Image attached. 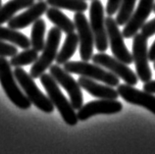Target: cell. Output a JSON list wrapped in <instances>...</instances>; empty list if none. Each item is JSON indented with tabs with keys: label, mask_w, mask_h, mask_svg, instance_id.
<instances>
[{
	"label": "cell",
	"mask_w": 155,
	"mask_h": 154,
	"mask_svg": "<svg viewBox=\"0 0 155 154\" xmlns=\"http://www.w3.org/2000/svg\"><path fill=\"white\" fill-rule=\"evenodd\" d=\"M153 12L155 13V4H154V7H153Z\"/></svg>",
	"instance_id": "f546056e"
},
{
	"label": "cell",
	"mask_w": 155,
	"mask_h": 154,
	"mask_svg": "<svg viewBox=\"0 0 155 154\" xmlns=\"http://www.w3.org/2000/svg\"><path fill=\"white\" fill-rule=\"evenodd\" d=\"M35 4V0H10L0 7V26L8 23L18 11L28 8Z\"/></svg>",
	"instance_id": "e0dca14e"
},
{
	"label": "cell",
	"mask_w": 155,
	"mask_h": 154,
	"mask_svg": "<svg viewBox=\"0 0 155 154\" xmlns=\"http://www.w3.org/2000/svg\"><path fill=\"white\" fill-rule=\"evenodd\" d=\"M46 3L51 7L65 9L76 13H84L87 10V3L85 0H46Z\"/></svg>",
	"instance_id": "7402d4cb"
},
{
	"label": "cell",
	"mask_w": 155,
	"mask_h": 154,
	"mask_svg": "<svg viewBox=\"0 0 155 154\" xmlns=\"http://www.w3.org/2000/svg\"><path fill=\"white\" fill-rule=\"evenodd\" d=\"M141 34L145 35L146 38H150L155 34V18L151 21L146 22L141 28Z\"/></svg>",
	"instance_id": "4316f807"
},
{
	"label": "cell",
	"mask_w": 155,
	"mask_h": 154,
	"mask_svg": "<svg viewBox=\"0 0 155 154\" xmlns=\"http://www.w3.org/2000/svg\"><path fill=\"white\" fill-rule=\"evenodd\" d=\"M78 83L80 84L81 88L87 90L89 94L97 97L100 99H117L119 93L118 90H114L113 87L108 84H97L94 80L85 78V77H80Z\"/></svg>",
	"instance_id": "2e32d148"
},
{
	"label": "cell",
	"mask_w": 155,
	"mask_h": 154,
	"mask_svg": "<svg viewBox=\"0 0 155 154\" xmlns=\"http://www.w3.org/2000/svg\"><path fill=\"white\" fill-rule=\"evenodd\" d=\"M18 53L17 47L4 42V40L0 39V56L2 57H13Z\"/></svg>",
	"instance_id": "d4e9b609"
},
{
	"label": "cell",
	"mask_w": 155,
	"mask_h": 154,
	"mask_svg": "<svg viewBox=\"0 0 155 154\" xmlns=\"http://www.w3.org/2000/svg\"><path fill=\"white\" fill-rule=\"evenodd\" d=\"M15 79L10 61L0 56V84L12 103L20 109L27 110L31 106V102L25 93L20 90Z\"/></svg>",
	"instance_id": "7a4b0ae2"
},
{
	"label": "cell",
	"mask_w": 155,
	"mask_h": 154,
	"mask_svg": "<svg viewBox=\"0 0 155 154\" xmlns=\"http://www.w3.org/2000/svg\"><path fill=\"white\" fill-rule=\"evenodd\" d=\"M147 38L142 34H137L134 36L133 41V58L136 65L137 75L142 83L151 80L152 72L149 67Z\"/></svg>",
	"instance_id": "52a82bcc"
},
{
	"label": "cell",
	"mask_w": 155,
	"mask_h": 154,
	"mask_svg": "<svg viewBox=\"0 0 155 154\" xmlns=\"http://www.w3.org/2000/svg\"><path fill=\"white\" fill-rule=\"evenodd\" d=\"M92 61L94 64L107 69L108 71L116 75L119 79H122L124 82L130 86H136L138 80V77L134 73L130 68L127 66V64L123 63L117 58H113L110 55H107L100 52L94 56H92Z\"/></svg>",
	"instance_id": "30bf717a"
},
{
	"label": "cell",
	"mask_w": 155,
	"mask_h": 154,
	"mask_svg": "<svg viewBox=\"0 0 155 154\" xmlns=\"http://www.w3.org/2000/svg\"><path fill=\"white\" fill-rule=\"evenodd\" d=\"M143 90L155 94V80H149L147 83H144Z\"/></svg>",
	"instance_id": "83f0119b"
},
{
	"label": "cell",
	"mask_w": 155,
	"mask_h": 154,
	"mask_svg": "<svg viewBox=\"0 0 155 154\" xmlns=\"http://www.w3.org/2000/svg\"><path fill=\"white\" fill-rule=\"evenodd\" d=\"M38 59V52L34 48L31 49H25L23 52H20L14 55L10 60L11 66L15 68L27 66V65L34 64Z\"/></svg>",
	"instance_id": "603a6c76"
},
{
	"label": "cell",
	"mask_w": 155,
	"mask_h": 154,
	"mask_svg": "<svg viewBox=\"0 0 155 154\" xmlns=\"http://www.w3.org/2000/svg\"><path fill=\"white\" fill-rule=\"evenodd\" d=\"M64 69L70 74H76L94 80H99L113 87L120 84L119 78L116 75L110 71H106L99 65L91 64L87 61H68L64 64Z\"/></svg>",
	"instance_id": "3957f363"
},
{
	"label": "cell",
	"mask_w": 155,
	"mask_h": 154,
	"mask_svg": "<svg viewBox=\"0 0 155 154\" xmlns=\"http://www.w3.org/2000/svg\"><path fill=\"white\" fill-rule=\"evenodd\" d=\"M148 58H149V62H155V40L152 43L151 47L149 48L148 51Z\"/></svg>",
	"instance_id": "f1b7e54d"
},
{
	"label": "cell",
	"mask_w": 155,
	"mask_h": 154,
	"mask_svg": "<svg viewBox=\"0 0 155 154\" xmlns=\"http://www.w3.org/2000/svg\"><path fill=\"white\" fill-rule=\"evenodd\" d=\"M50 75L54 78L58 84H60L70 96V102L75 110H79L83 106L84 98L80 84L64 68H61L58 64L51 65L49 68Z\"/></svg>",
	"instance_id": "ba28073f"
},
{
	"label": "cell",
	"mask_w": 155,
	"mask_h": 154,
	"mask_svg": "<svg viewBox=\"0 0 155 154\" xmlns=\"http://www.w3.org/2000/svg\"><path fill=\"white\" fill-rule=\"evenodd\" d=\"M0 39L6 40L11 43L15 44L23 49H28L31 46V39L27 36L11 28H4L0 26Z\"/></svg>",
	"instance_id": "ffe728a7"
},
{
	"label": "cell",
	"mask_w": 155,
	"mask_h": 154,
	"mask_svg": "<svg viewBox=\"0 0 155 154\" xmlns=\"http://www.w3.org/2000/svg\"><path fill=\"white\" fill-rule=\"evenodd\" d=\"M154 4L155 0H140L137 8L136 11H134L132 17L125 25L122 31L124 38H132L137 34L138 31L141 30L150 13L153 11Z\"/></svg>",
	"instance_id": "4fadbf2b"
},
{
	"label": "cell",
	"mask_w": 155,
	"mask_h": 154,
	"mask_svg": "<svg viewBox=\"0 0 155 154\" xmlns=\"http://www.w3.org/2000/svg\"><path fill=\"white\" fill-rule=\"evenodd\" d=\"M76 30L80 40V56L83 61H89L92 58L93 47L95 45L94 35L89 22L84 13H76L74 16Z\"/></svg>",
	"instance_id": "8fae6325"
},
{
	"label": "cell",
	"mask_w": 155,
	"mask_h": 154,
	"mask_svg": "<svg viewBox=\"0 0 155 154\" xmlns=\"http://www.w3.org/2000/svg\"><path fill=\"white\" fill-rule=\"evenodd\" d=\"M46 17L52 24H54L55 27L59 28L65 34H71V32H74V31L76 30L75 22H72L58 8H48L46 11Z\"/></svg>",
	"instance_id": "ac0fdd59"
},
{
	"label": "cell",
	"mask_w": 155,
	"mask_h": 154,
	"mask_svg": "<svg viewBox=\"0 0 155 154\" xmlns=\"http://www.w3.org/2000/svg\"><path fill=\"white\" fill-rule=\"evenodd\" d=\"M61 36H62V31L57 27L51 28L50 31H48L47 39L42 50V54L31 68L30 75L34 79L40 78L41 75L44 74V72L50 68L52 62L56 60Z\"/></svg>",
	"instance_id": "5b68a950"
},
{
	"label": "cell",
	"mask_w": 155,
	"mask_h": 154,
	"mask_svg": "<svg viewBox=\"0 0 155 154\" xmlns=\"http://www.w3.org/2000/svg\"><path fill=\"white\" fill-rule=\"evenodd\" d=\"M117 90L119 95L127 102L143 107L155 115V96L152 93L137 90L134 86H130L127 84H119Z\"/></svg>",
	"instance_id": "5bb4252c"
},
{
	"label": "cell",
	"mask_w": 155,
	"mask_h": 154,
	"mask_svg": "<svg viewBox=\"0 0 155 154\" xmlns=\"http://www.w3.org/2000/svg\"><path fill=\"white\" fill-rule=\"evenodd\" d=\"M0 7H1V0H0Z\"/></svg>",
	"instance_id": "1f68e13d"
},
{
	"label": "cell",
	"mask_w": 155,
	"mask_h": 154,
	"mask_svg": "<svg viewBox=\"0 0 155 154\" xmlns=\"http://www.w3.org/2000/svg\"><path fill=\"white\" fill-rule=\"evenodd\" d=\"M153 67H154V70H155V62H154V64H153Z\"/></svg>",
	"instance_id": "4dcf8cb0"
},
{
	"label": "cell",
	"mask_w": 155,
	"mask_h": 154,
	"mask_svg": "<svg viewBox=\"0 0 155 154\" xmlns=\"http://www.w3.org/2000/svg\"><path fill=\"white\" fill-rule=\"evenodd\" d=\"M122 2L123 0H108L107 5H106V14L108 16H113L114 14L118 13Z\"/></svg>",
	"instance_id": "484cf974"
},
{
	"label": "cell",
	"mask_w": 155,
	"mask_h": 154,
	"mask_svg": "<svg viewBox=\"0 0 155 154\" xmlns=\"http://www.w3.org/2000/svg\"><path fill=\"white\" fill-rule=\"evenodd\" d=\"M136 2L137 0H123L116 18V22L119 26H125L128 23L134 13Z\"/></svg>",
	"instance_id": "cb8c5ba5"
},
{
	"label": "cell",
	"mask_w": 155,
	"mask_h": 154,
	"mask_svg": "<svg viewBox=\"0 0 155 154\" xmlns=\"http://www.w3.org/2000/svg\"><path fill=\"white\" fill-rule=\"evenodd\" d=\"M106 30L108 34L109 45L111 47V51L115 58L120 60L123 63L130 65L134 62L133 54L129 51L124 42V35L119 30V25L116 20L112 18V16H108L105 19Z\"/></svg>",
	"instance_id": "9c48e42d"
},
{
	"label": "cell",
	"mask_w": 155,
	"mask_h": 154,
	"mask_svg": "<svg viewBox=\"0 0 155 154\" xmlns=\"http://www.w3.org/2000/svg\"><path fill=\"white\" fill-rule=\"evenodd\" d=\"M89 25L94 35L95 47L99 52L107 50L109 41L105 25L104 9L100 0H91L89 7Z\"/></svg>",
	"instance_id": "8992f818"
},
{
	"label": "cell",
	"mask_w": 155,
	"mask_h": 154,
	"mask_svg": "<svg viewBox=\"0 0 155 154\" xmlns=\"http://www.w3.org/2000/svg\"><path fill=\"white\" fill-rule=\"evenodd\" d=\"M79 44H80L79 35L75 34V32L68 34L62 48H61L59 53L57 54V57L55 60L56 63L58 65H62V64L64 65L65 63H67L74 56Z\"/></svg>",
	"instance_id": "d6986e66"
},
{
	"label": "cell",
	"mask_w": 155,
	"mask_h": 154,
	"mask_svg": "<svg viewBox=\"0 0 155 154\" xmlns=\"http://www.w3.org/2000/svg\"><path fill=\"white\" fill-rule=\"evenodd\" d=\"M123 105L117 99H100L83 105L77 113L79 121H87L95 115H112L122 111Z\"/></svg>",
	"instance_id": "7c38bea8"
},
{
	"label": "cell",
	"mask_w": 155,
	"mask_h": 154,
	"mask_svg": "<svg viewBox=\"0 0 155 154\" xmlns=\"http://www.w3.org/2000/svg\"><path fill=\"white\" fill-rule=\"evenodd\" d=\"M39 79L40 83L45 88L49 99L51 100L53 105L57 108V110L59 111L65 123L69 126L77 125V123L79 122L77 113L75 112V109L71 102L64 96L62 91H61L58 83L50 74H45V73L41 75Z\"/></svg>",
	"instance_id": "6da1fadb"
},
{
	"label": "cell",
	"mask_w": 155,
	"mask_h": 154,
	"mask_svg": "<svg viewBox=\"0 0 155 154\" xmlns=\"http://www.w3.org/2000/svg\"><path fill=\"white\" fill-rule=\"evenodd\" d=\"M46 24L44 20L38 19L32 24V29L31 32V47L38 52L42 51L45 41H44V34H45Z\"/></svg>",
	"instance_id": "44dd1931"
},
{
	"label": "cell",
	"mask_w": 155,
	"mask_h": 154,
	"mask_svg": "<svg viewBox=\"0 0 155 154\" xmlns=\"http://www.w3.org/2000/svg\"><path fill=\"white\" fill-rule=\"evenodd\" d=\"M14 76L31 104H34L39 110L48 114L54 111L55 106L51 102L49 97L44 95L41 92L31 75H28L21 67H17L14 70Z\"/></svg>",
	"instance_id": "277c9868"
},
{
	"label": "cell",
	"mask_w": 155,
	"mask_h": 154,
	"mask_svg": "<svg viewBox=\"0 0 155 154\" xmlns=\"http://www.w3.org/2000/svg\"><path fill=\"white\" fill-rule=\"evenodd\" d=\"M47 5L48 4L46 3V1L44 2L42 0H39L38 3H35L34 5L28 7V10L23 12L22 14L12 18L8 22V27L14 30L25 29L28 26L34 24L44 13H46V11L48 9Z\"/></svg>",
	"instance_id": "9a60e30c"
}]
</instances>
